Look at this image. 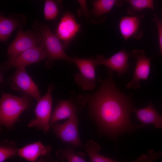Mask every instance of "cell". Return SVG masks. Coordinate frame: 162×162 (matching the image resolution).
<instances>
[{
	"instance_id": "6da1fadb",
	"label": "cell",
	"mask_w": 162,
	"mask_h": 162,
	"mask_svg": "<svg viewBox=\"0 0 162 162\" xmlns=\"http://www.w3.org/2000/svg\"><path fill=\"white\" fill-rule=\"evenodd\" d=\"M113 71L107 70L105 79L99 77V89L91 94H80L78 97L84 105L87 104L91 116L103 132L116 137L144 127L131 122L130 114L134 108L131 98L133 94L125 95L116 86Z\"/></svg>"
},
{
	"instance_id": "7a4b0ae2",
	"label": "cell",
	"mask_w": 162,
	"mask_h": 162,
	"mask_svg": "<svg viewBox=\"0 0 162 162\" xmlns=\"http://www.w3.org/2000/svg\"><path fill=\"white\" fill-rule=\"evenodd\" d=\"M31 96L24 94L18 97L2 93L0 102V123L8 129L12 130L22 113L30 107Z\"/></svg>"
},
{
	"instance_id": "3957f363",
	"label": "cell",
	"mask_w": 162,
	"mask_h": 162,
	"mask_svg": "<svg viewBox=\"0 0 162 162\" xmlns=\"http://www.w3.org/2000/svg\"><path fill=\"white\" fill-rule=\"evenodd\" d=\"M32 27L33 29L38 32L41 36L47 54L45 65L46 68H51L54 62L58 60L73 62V58L67 54L62 43L56 34L49 28L48 25L36 19Z\"/></svg>"
},
{
	"instance_id": "277c9868",
	"label": "cell",
	"mask_w": 162,
	"mask_h": 162,
	"mask_svg": "<svg viewBox=\"0 0 162 162\" xmlns=\"http://www.w3.org/2000/svg\"><path fill=\"white\" fill-rule=\"evenodd\" d=\"M42 47H44V43L38 32L34 29L25 32L21 28L14 40L9 45L7 54L9 57H13L29 49Z\"/></svg>"
},
{
	"instance_id": "5b68a950",
	"label": "cell",
	"mask_w": 162,
	"mask_h": 162,
	"mask_svg": "<svg viewBox=\"0 0 162 162\" xmlns=\"http://www.w3.org/2000/svg\"><path fill=\"white\" fill-rule=\"evenodd\" d=\"M54 88V85H49L46 93L38 101L34 110L36 118L30 121L28 125V128L42 130L44 133L50 129L49 124L52 113V92Z\"/></svg>"
},
{
	"instance_id": "8992f818",
	"label": "cell",
	"mask_w": 162,
	"mask_h": 162,
	"mask_svg": "<svg viewBox=\"0 0 162 162\" xmlns=\"http://www.w3.org/2000/svg\"><path fill=\"white\" fill-rule=\"evenodd\" d=\"M72 58L73 63L76 64L80 71L74 75L75 82L84 90L93 89L97 82L95 70L98 65L95 58Z\"/></svg>"
},
{
	"instance_id": "52a82bcc",
	"label": "cell",
	"mask_w": 162,
	"mask_h": 162,
	"mask_svg": "<svg viewBox=\"0 0 162 162\" xmlns=\"http://www.w3.org/2000/svg\"><path fill=\"white\" fill-rule=\"evenodd\" d=\"M78 124L77 114H75L62 123H54L50 128L62 142L76 147L82 146L79 135Z\"/></svg>"
},
{
	"instance_id": "ba28073f",
	"label": "cell",
	"mask_w": 162,
	"mask_h": 162,
	"mask_svg": "<svg viewBox=\"0 0 162 162\" xmlns=\"http://www.w3.org/2000/svg\"><path fill=\"white\" fill-rule=\"evenodd\" d=\"M12 88L23 92L38 101L41 98L38 87L25 70V68H16L9 79Z\"/></svg>"
},
{
	"instance_id": "9c48e42d",
	"label": "cell",
	"mask_w": 162,
	"mask_h": 162,
	"mask_svg": "<svg viewBox=\"0 0 162 162\" xmlns=\"http://www.w3.org/2000/svg\"><path fill=\"white\" fill-rule=\"evenodd\" d=\"M47 54L44 47L36 48L27 50L8 59L2 65L4 70L13 67L25 68L29 64L37 63L46 58Z\"/></svg>"
},
{
	"instance_id": "30bf717a",
	"label": "cell",
	"mask_w": 162,
	"mask_h": 162,
	"mask_svg": "<svg viewBox=\"0 0 162 162\" xmlns=\"http://www.w3.org/2000/svg\"><path fill=\"white\" fill-rule=\"evenodd\" d=\"M130 55L136 60L135 70L132 80L126 85L127 88L137 89L140 88L141 80H146L150 70V58H147L144 50L135 49Z\"/></svg>"
},
{
	"instance_id": "8fae6325",
	"label": "cell",
	"mask_w": 162,
	"mask_h": 162,
	"mask_svg": "<svg viewBox=\"0 0 162 162\" xmlns=\"http://www.w3.org/2000/svg\"><path fill=\"white\" fill-rule=\"evenodd\" d=\"M84 105L78 97L66 100H58L52 113L50 127V128L53 124L58 121L68 118L73 115L77 114Z\"/></svg>"
},
{
	"instance_id": "7c38bea8",
	"label": "cell",
	"mask_w": 162,
	"mask_h": 162,
	"mask_svg": "<svg viewBox=\"0 0 162 162\" xmlns=\"http://www.w3.org/2000/svg\"><path fill=\"white\" fill-rule=\"evenodd\" d=\"M80 26L69 12L64 14L58 25L56 34L63 42L65 49L80 30Z\"/></svg>"
},
{
	"instance_id": "4fadbf2b",
	"label": "cell",
	"mask_w": 162,
	"mask_h": 162,
	"mask_svg": "<svg viewBox=\"0 0 162 162\" xmlns=\"http://www.w3.org/2000/svg\"><path fill=\"white\" fill-rule=\"evenodd\" d=\"M129 56L128 52L125 50H122L106 59L102 55H98L95 58L98 66L104 65L108 69L116 71L118 76H120L126 73L128 69Z\"/></svg>"
},
{
	"instance_id": "5bb4252c",
	"label": "cell",
	"mask_w": 162,
	"mask_h": 162,
	"mask_svg": "<svg viewBox=\"0 0 162 162\" xmlns=\"http://www.w3.org/2000/svg\"><path fill=\"white\" fill-rule=\"evenodd\" d=\"M27 17L23 14H12L7 17L0 15V41L5 42L12 33L17 28H22L26 23Z\"/></svg>"
},
{
	"instance_id": "9a60e30c",
	"label": "cell",
	"mask_w": 162,
	"mask_h": 162,
	"mask_svg": "<svg viewBox=\"0 0 162 162\" xmlns=\"http://www.w3.org/2000/svg\"><path fill=\"white\" fill-rule=\"evenodd\" d=\"M51 149L50 145L45 146L39 141L19 149L17 154L27 161L34 162L40 157L50 154Z\"/></svg>"
},
{
	"instance_id": "2e32d148",
	"label": "cell",
	"mask_w": 162,
	"mask_h": 162,
	"mask_svg": "<svg viewBox=\"0 0 162 162\" xmlns=\"http://www.w3.org/2000/svg\"><path fill=\"white\" fill-rule=\"evenodd\" d=\"M134 112L142 124H153L156 128H162V116L158 113L151 102H149L146 107L135 108Z\"/></svg>"
},
{
	"instance_id": "e0dca14e",
	"label": "cell",
	"mask_w": 162,
	"mask_h": 162,
	"mask_svg": "<svg viewBox=\"0 0 162 162\" xmlns=\"http://www.w3.org/2000/svg\"><path fill=\"white\" fill-rule=\"evenodd\" d=\"M140 21L135 16H125L120 21L119 28L120 32L125 40L131 37H135L139 30Z\"/></svg>"
},
{
	"instance_id": "ac0fdd59",
	"label": "cell",
	"mask_w": 162,
	"mask_h": 162,
	"mask_svg": "<svg viewBox=\"0 0 162 162\" xmlns=\"http://www.w3.org/2000/svg\"><path fill=\"white\" fill-rule=\"evenodd\" d=\"M75 147L70 145L64 148H60L56 153V156L60 160H66L68 162H86L85 154L82 152H75Z\"/></svg>"
},
{
	"instance_id": "d6986e66",
	"label": "cell",
	"mask_w": 162,
	"mask_h": 162,
	"mask_svg": "<svg viewBox=\"0 0 162 162\" xmlns=\"http://www.w3.org/2000/svg\"><path fill=\"white\" fill-rule=\"evenodd\" d=\"M86 151L91 162H121L104 156L99 153L100 146L96 142L88 140L86 144Z\"/></svg>"
},
{
	"instance_id": "ffe728a7",
	"label": "cell",
	"mask_w": 162,
	"mask_h": 162,
	"mask_svg": "<svg viewBox=\"0 0 162 162\" xmlns=\"http://www.w3.org/2000/svg\"><path fill=\"white\" fill-rule=\"evenodd\" d=\"M92 2L93 8L92 12L96 16L107 13L110 11L115 5L122 4L120 1L116 0H96Z\"/></svg>"
},
{
	"instance_id": "44dd1931",
	"label": "cell",
	"mask_w": 162,
	"mask_h": 162,
	"mask_svg": "<svg viewBox=\"0 0 162 162\" xmlns=\"http://www.w3.org/2000/svg\"><path fill=\"white\" fill-rule=\"evenodd\" d=\"M19 149L15 141L2 140L0 145V162H4L9 158H14L17 154Z\"/></svg>"
},
{
	"instance_id": "7402d4cb",
	"label": "cell",
	"mask_w": 162,
	"mask_h": 162,
	"mask_svg": "<svg viewBox=\"0 0 162 162\" xmlns=\"http://www.w3.org/2000/svg\"><path fill=\"white\" fill-rule=\"evenodd\" d=\"M61 1L46 0L45 1L44 14L45 20L47 21L55 20L59 11V5Z\"/></svg>"
},
{
	"instance_id": "603a6c76",
	"label": "cell",
	"mask_w": 162,
	"mask_h": 162,
	"mask_svg": "<svg viewBox=\"0 0 162 162\" xmlns=\"http://www.w3.org/2000/svg\"><path fill=\"white\" fill-rule=\"evenodd\" d=\"M133 10L140 11L145 8L154 9V1L152 0H128L125 1Z\"/></svg>"
},
{
	"instance_id": "cb8c5ba5",
	"label": "cell",
	"mask_w": 162,
	"mask_h": 162,
	"mask_svg": "<svg viewBox=\"0 0 162 162\" xmlns=\"http://www.w3.org/2000/svg\"><path fill=\"white\" fill-rule=\"evenodd\" d=\"M162 154L160 152L156 153L150 150L148 154H143L140 156L134 162H152L156 159L161 158Z\"/></svg>"
},
{
	"instance_id": "d4e9b609",
	"label": "cell",
	"mask_w": 162,
	"mask_h": 162,
	"mask_svg": "<svg viewBox=\"0 0 162 162\" xmlns=\"http://www.w3.org/2000/svg\"><path fill=\"white\" fill-rule=\"evenodd\" d=\"M154 16L158 32L160 50L162 55V22L155 14H154Z\"/></svg>"
},
{
	"instance_id": "484cf974",
	"label": "cell",
	"mask_w": 162,
	"mask_h": 162,
	"mask_svg": "<svg viewBox=\"0 0 162 162\" xmlns=\"http://www.w3.org/2000/svg\"><path fill=\"white\" fill-rule=\"evenodd\" d=\"M34 162H59L55 160L50 154L41 156Z\"/></svg>"
}]
</instances>
